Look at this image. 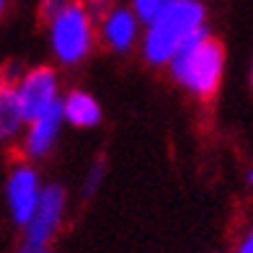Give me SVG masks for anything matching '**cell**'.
<instances>
[{
  "label": "cell",
  "mask_w": 253,
  "mask_h": 253,
  "mask_svg": "<svg viewBox=\"0 0 253 253\" xmlns=\"http://www.w3.org/2000/svg\"><path fill=\"white\" fill-rule=\"evenodd\" d=\"M62 114L65 124L75 126V129H96L103 122V109L98 98L83 88H70L62 96Z\"/></svg>",
  "instance_id": "obj_10"
},
{
  "label": "cell",
  "mask_w": 253,
  "mask_h": 253,
  "mask_svg": "<svg viewBox=\"0 0 253 253\" xmlns=\"http://www.w3.org/2000/svg\"><path fill=\"white\" fill-rule=\"evenodd\" d=\"M62 126H65L62 103H60V106H54L52 111L42 114L39 119L29 122L26 134H24V140H21V145H18L21 158L31 160V163H37V160H44V158H47V155L54 150V145L60 142Z\"/></svg>",
  "instance_id": "obj_8"
},
{
  "label": "cell",
  "mask_w": 253,
  "mask_h": 253,
  "mask_svg": "<svg viewBox=\"0 0 253 253\" xmlns=\"http://www.w3.org/2000/svg\"><path fill=\"white\" fill-rule=\"evenodd\" d=\"M170 3H176V0H132V10L137 13V18L147 26L153 18H158L160 13H163Z\"/></svg>",
  "instance_id": "obj_12"
},
{
  "label": "cell",
  "mask_w": 253,
  "mask_h": 253,
  "mask_svg": "<svg viewBox=\"0 0 253 253\" xmlns=\"http://www.w3.org/2000/svg\"><path fill=\"white\" fill-rule=\"evenodd\" d=\"M246 178H248V186H251V189H253V166H251V168H248V176H246Z\"/></svg>",
  "instance_id": "obj_15"
},
{
  "label": "cell",
  "mask_w": 253,
  "mask_h": 253,
  "mask_svg": "<svg viewBox=\"0 0 253 253\" xmlns=\"http://www.w3.org/2000/svg\"><path fill=\"white\" fill-rule=\"evenodd\" d=\"M16 90L26 122L39 119L42 114L60 106L65 96L60 85V75H57L52 65H34L29 70H24V75L16 83Z\"/></svg>",
  "instance_id": "obj_6"
},
{
  "label": "cell",
  "mask_w": 253,
  "mask_h": 253,
  "mask_svg": "<svg viewBox=\"0 0 253 253\" xmlns=\"http://www.w3.org/2000/svg\"><path fill=\"white\" fill-rule=\"evenodd\" d=\"M44 186L47 183H42V173H39L37 163H31V160L21 158V155L10 163L3 191H5L8 214H10V220H13L16 227L24 230L31 222V217L42 202Z\"/></svg>",
  "instance_id": "obj_5"
},
{
  "label": "cell",
  "mask_w": 253,
  "mask_h": 253,
  "mask_svg": "<svg viewBox=\"0 0 253 253\" xmlns=\"http://www.w3.org/2000/svg\"><path fill=\"white\" fill-rule=\"evenodd\" d=\"M67 202L70 197H67L65 186L47 183L31 222L24 227V238H21L16 253H49L52 240L60 235L67 220Z\"/></svg>",
  "instance_id": "obj_4"
},
{
  "label": "cell",
  "mask_w": 253,
  "mask_h": 253,
  "mask_svg": "<svg viewBox=\"0 0 253 253\" xmlns=\"http://www.w3.org/2000/svg\"><path fill=\"white\" fill-rule=\"evenodd\" d=\"M3 13H5V0H0V18H3Z\"/></svg>",
  "instance_id": "obj_16"
},
{
  "label": "cell",
  "mask_w": 253,
  "mask_h": 253,
  "mask_svg": "<svg viewBox=\"0 0 253 253\" xmlns=\"http://www.w3.org/2000/svg\"><path fill=\"white\" fill-rule=\"evenodd\" d=\"M140 26L142 21L137 18L132 5H117L98 21V42L114 54H126L134 49L137 42H142Z\"/></svg>",
  "instance_id": "obj_7"
},
{
  "label": "cell",
  "mask_w": 253,
  "mask_h": 253,
  "mask_svg": "<svg viewBox=\"0 0 253 253\" xmlns=\"http://www.w3.org/2000/svg\"><path fill=\"white\" fill-rule=\"evenodd\" d=\"M207 26V8L202 0H176L142 31L140 52L150 67H168L194 34Z\"/></svg>",
  "instance_id": "obj_2"
},
{
  "label": "cell",
  "mask_w": 253,
  "mask_h": 253,
  "mask_svg": "<svg viewBox=\"0 0 253 253\" xmlns=\"http://www.w3.org/2000/svg\"><path fill=\"white\" fill-rule=\"evenodd\" d=\"M47 29L54 60L65 67H75L88 60L98 42V21L83 0H73Z\"/></svg>",
  "instance_id": "obj_3"
},
{
  "label": "cell",
  "mask_w": 253,
  "mask_h": 253,
  "mask_svg": "<svg viewBox=\"0 0 253 253\" xmlns=\"http://www.w3.org/2000/svg\"><path fill=\"white\" fill-rule=\"evenodd\" d=\"M70 3H73V0H39V21L49 26Z\"/></svg>",
  "instance_id": "obj_13"
},
{
  "label": "cell",
  "mask_w": 253,
  "mask_h": 253,
  "mask_svg": "<svg viewBox=\"0 0 253 253\" xmlns=\"http://www.w3.org/2000/svg\"><path fill=\"white\" fill-rule=\"evenodd\" d=\"M168 75L191 98L210 103L225 78V44L212 37L210 26H204L170 60Z\"/></svg>",
  "instance_id": "obj_1"
},
{
  "label": "cell",
  "mask_w": 253,
  "mask_h": 253,
  "mask_svg": "<svg viewBox=\"0 0 253 253\" xmlns=\"http://www.w3.org/2000/svg\"><path fill=\"white\" fill-rule=\"evenodd\" d=\"M233 253H253V222H251V227L246 230V233L240 235V240L235 243Z\"/></svg>",
  "instance_id": "obj_14"
},
{
  "label": "cell",
  "mask_w": 253,
  "mask_h": 253,
  "mask_svg": "<svg viewBox=\"0 0 253 253\" xmlns=\"http://www.w3.org/2000/svg\"><path fill=\"white\" fill-rule=\"evenodd\" d=\"M49 253H52V251H49Z\"/></svg>",
  "instance_id": "obj_19"
},
{
  "label": "cell",
  "mask_w": 253,
  "mask_h": 253,
  "mask_svg": "<svg viewBox=\"0 0 253 253\" xmlns=\"http://www.w3.org/2000/svg\"><path fill=\"white\" fill-rule=\"evenodd\" d=\"M251 88H253V65H251Z\"/></svg>",
  "instance_id": "obj_17"
},
{
  "label": "cell",
  "mask_w": 253,
  "mask_h": 253,
  "mask_svg": "<svg viewBox=\"0 0 253 253\" xmlns=\"http://www.w3.org/2000/svg\"><path fill=\"white\" fill-rule=\"evenodd\" d=\"M18 80H8L0 75V145H21L26 134V117L18 101V90H16Z\"/></svg>",
  "instance_id": "obj_9"
},
{
  "label": "cell",
  "mask_w": 253,
  "mask_h": 253,
  "mask_svg": "<svg viewBox=\"0 0 253 253\" xmlns=\"http://www.w3.org/2000/svg\"><path fill=\"white\" fill-rule=\"evenodd\" d=\"M85 3H88V0H85Z\"/></svg>",
  "instance_id": "obj_18"
},
{
  "label": "cell",
  "mask_w": 253,
  "mask_h": 253,
  "mask_svg": "<svg viewBox=\"0 0 253 253\" xmlns=\"http://www.w3.org/2000/svg\"><path fill=\"white\" fill-rule=\"evenodd\" d=\"M106 158H96L93 163L88 166L85 170V178H83V186H80V197L83 199H90V197H96V194L101 191L103 186V178H106Z\"/></svg>",
  "instance_id": "obj_11"
}]
</instances>
